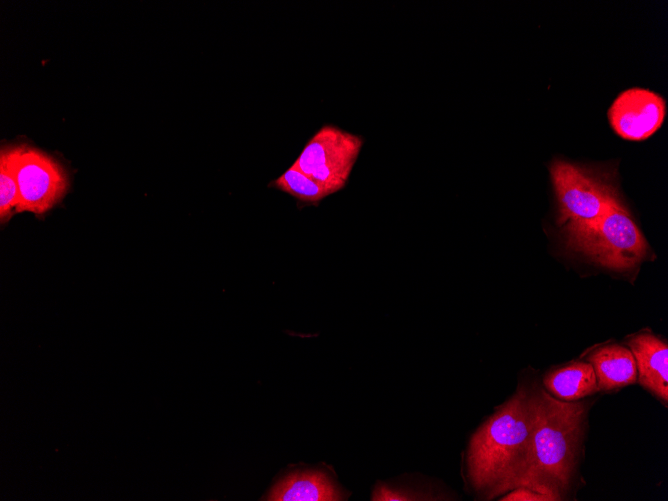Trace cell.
Listing matches in <instances>:
<instances>
[{
  "instance_id": "cell-11",
  "label": "cell",
  "mask_w": 668,
  "mask_h": 501,
  "mask_svg": "<svg viewBox=\"0 0 668 501\" xmlns=\"http://www.w3.org/2000/svg\"><path fill=\"white\" fill-rule=\"evenodd\" d=\"M594 370L600 392H614L637 383V367L627 346L617 343L600 345L586 356Z\"/></svg>"
},
{
  "instance_id": "cell-10",
  "label": "cell",
  "mask_w": 668,
  "mask_h": 501,
  "mask_svg": "<svg viewBox=\"0 0 668 501\" xmlns=\"http://www.w3.org/2000/svg\"><path fill=\"white\" fill-rule=\"evenodd\" d=\"M459 496L437 478L405 473L377 481L371 493L374 501H447Z\"/></svg>"
},
{
  "instance_id": "cell-8",
  "label": "cell",
  "mask_w": 668,
  "mask_h": 501,
  "mask_svg": "<svg viewBox=\"0 0 668 501\" xmlns=\"http://www.w3.org/2000/svg\"><path fill=\"white\" fill-rule=\"evenodd\" d=\"M626 345L636 362L637 383L667 407V343L650 332H641L627 339Z\"/></svg>"
},
{
  "instance_id": "cell-12",
  "label": "cell",
  "mask_w": 668,
  "mask_h": 501,
  "mask_svg": "<svg viewBox=\"0 0 668 501\" xmlns=\"http://www.w3.org/2000/svg\"><path fill=\"white\" fill-rule=\"evenodd\" d=\"M544 390L562 401H578L600 392L592 365L571 361L548 370L541 379Z\"/></svg>"
},
{
  "instance_id": "cell-9",
  "label": "cell",
  "mask_w": 668,
  "mask_h": 501,
  "mask_svg": "<svg viewBox=\"0 0 668 501\" xmlns=\"http://www.w3.org/2000/svg\"><path fill=\"white\" fill-rule=\"evenodd\" d=\"M346 492L333 476L321 468L294 471L280 480L270 491L267 500L277 501H339Z\"/></svg>"
},
{
  "instance_id": "cell-7",
  "label": "cell",
  "mask_w": 668,
  "mask_h": 501,
  "mask_svg": "<svg viewBox=\"0 0 668 501\" xmlns=\"http://www.w3.org/2000/svg\"><path fill=\"white\" fill-rule=\"evenodd\" d=\"M666 103L649 89L634 87L621 92L608 110V119L617 135L641 141L653 135L663 124Z\"/></svg>"
},
{
  "instance_id": "cell-2",
  "label": "cell",
  "mask_w": 668,
  "mask_h": 501,
  "mask_svg": "<svg viewBox=\"0 0 668 501\" xmlns=\"http://www.w3.org/2000/svg\"><path fill=\"white\" fill-rule=\"evenodd\" d=\"M534 427L525 488L565 500L577 485L588 415L595 400L562 401L532 379Z\"/></svg>"
},
{
  "instance_id": "cell-4",
  "label": "cell",
  "mask_w": 668,
  "mask_h": 501,
  "mask_svg": "<svg viewBox=\"0 0 668 501\" xmlns=\"http://www.w3.org/2000/svg\"><path fill=\"white\" fill-rule=\"evenodd\" d=\"M566 237L570 248L614 270L635 267L648 250L646 239L622 200L591 227L567 233Z\"/></svg>"
},
{
  "instance_id": "cell-6",
  "label": "cell",
  "mask_w": 668,
  "mask_h": 501,
  "mask_svg": "<svg viewBox=\"0 0 668 501\" xmlns=\"http://www.w3.org/2000/svg\"><path fill=\"white\" fill-rule=\"evenodd\" d=\"M13 154L19 194L16 212H47L68 190L65 169L50 155L27 145L13 146Z\"/></svg>"
},
{
  "instance_id": "cell-13",
  "label": "cell",
  "mask_w": 668,
  "mask_h": 501,
  "mask_svg": "<svg viewBox=\"0 0 668 501\" xmlns=\"http://www.w3.org/2000/svg\"><path fill=\"white\" fill-rule=\"evenodd\" d=\"M269 186L296 198L304 204H318L324 198L332 195L324 186L294 165L273 180Z\"/></svg>"
},
{
  "instance_id": "cell-3",
  "label": "cell",
  "mask_w": 668,
  "mask_h": 501,
  "mask_svg": "<svg viewBox=\"0 0 668 501\" xmlns=\"http://www.w3.org/2000/svg\"><path fill=\"white\" fill-rule=\"evenodd\" d=\"M550 176L558 203V222L565 226L566 234L591 227L621 200L605 173L556 160L551 164Z\"/></svg>"
},
{
  "instance_id": "cell-15",
  "label": "cell",
  "mask_w": 668,
  "mask_h": 501,
  "mask_svg": "<svg viewBox=\"0 0 668 501\" xmlns=\"http://www.w3.org/2000/svg\"><path fill=\"white\" fill-rule=\"evenodd\" d=\"M501 501H557L554 496L530 488H515L498 498Z\"/></svg>"
},
{
  "instance_id": "cell-1",
  "label": "cell",
  "mask_w": 668,
  "mask_h": 501,
  "mask_svg": "<svg viewBox=\"0 0 668 501\" xmlns=\"http://www.w3.org/2000/svg\"><path fill=\"white\" fill-rule=\"evenodd\" d=\"M533 427L532 379H520L515 392L471 434L463 451L461 477L475 500L498 499L525 486Z\"/></svg>"
},
{
  "instance_id": "cell-14",
  "label": "cell",
  "mask_w": 668,
  "mask_h": 501,
  "mask_svg": "<svg viewBox=\"0 0 668 501\" xmlns=\"http://www.w3.org/2000/svg\"><path fill=\"white\" fill-rule=\"evenodd\" d=\"M19 200L13 146L2 148L0 155V219L8 220Z\"/></svg>"
},
{
  "instance_id": "cell-5",
  "label": "cell",
  "mask_w": 668,
  "mask_h": 501,
  "mask_svg": "<svg viewBox=\"0 0 668 501\" xmlns=\"http://www.w3.org/2000/svg\"><path fill=\"white\" fill-rule=\"evenodd\" d=\"M363 144L362 136L325 124L308 140L293 165L334 194L346 186Z\"/></svg>"
}]
</instances>
